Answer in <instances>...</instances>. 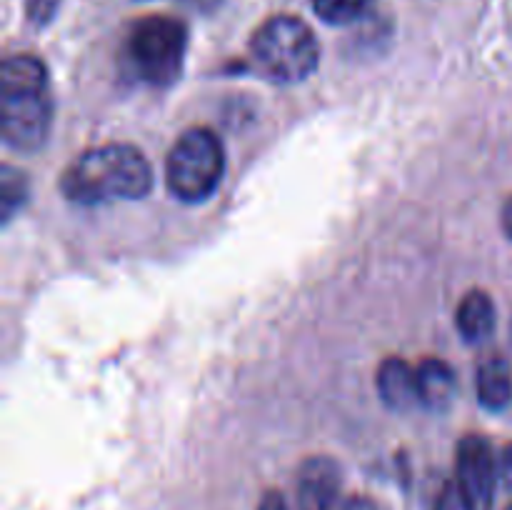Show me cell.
Instances as JSON below:
<instances>
[{
    "instance_id": "6da1fadb",
    "label": "cell",
    "mask_w": 512,
    "mask_h": 510,
    "mask_svg": "<svg viewBox=\"0 0 512 510\" xmlns=\"http://www.w3.org/2000/svg\"><path fill=\"white\" fill-rule=\"evenodd\" d=\"M153 190V168L135 145L105 143L80 153L60 178V193L75 205L140 200Z\"/></svg>"
},
{
    "instance_id": "7a4b0ae2",
    "label": "cell",
    "mask_w": 512,
    "mask_h": 510,
    "mask_svg": "<svg viewBox=\"0 0 512 510\" xmlns=\"http://www.w3.org/2000/svg\"><path fill=\"white\" fill-rule=\"evenodd\" d=\"M53 125L48 68L35 55H10L0 68V133L8 148H43Z\"/></svg>"
},
{
    "instance_id": "3957f363",
    "label": "cell",
    "mask_w": 512,
    "mask_h": 510,
    "mask_svg": "<svg viewBox=\"0 0 512 510\" xmlns=\"http://www.w3.org/2000/svg\"><path fill=\"white\" fill-rule=\"evenodd\" d=\"M250 60L270 83L295 85L315 73L320 63V45L305 20L295 15H275L250 38Z\"/></svg>"
},
{
    "instance_id": "277c9868",
    "label": "cell",
    "mask_w": 512,
    "mask_h": 510,
    "mask_svg": "<svg viewBox=\"0 0 512 510\" xmlns=\"http://www.w3.org/2000/svg\"><path fill=\"white\" fill-rule=\"evenodd\" d=\"M123 50L135 78L163 88L183 73L188 28L173 15H145L130 25Z\"/></svg>"
},
{
    "instance_id": "5b68a950",
    "label": "cell",
    "mask_w": 512,
    "mask_h": 510,
    "mask_svg": "<svg viewBox=\"0 0 512 510\" xmlns=\"http://www.w3.org/2000/svg\"><path fill=\"white\" fill-rule=\"evenodd\" d=\"M225 173V150L210 128H190L165 158V185L180 203H203L218 190Z\"/></svg>"
},
{
    "instance_id": "8992f818",
    "label": "cell",
    "mask_w": 512,
    "mask_h": 510,
    "mask_svg": "<svg viewBox=\"0 0 512 510\" xmlns=\"http://www.w3.org/2000/svg\"><path fill=\"white\" fill-rule=\"evenodd\" d=\"M498 460L483 435H465L455 450V485L475 510H493L498 488Z\"/></svg>"
},
{
    "instance_id": "52a82bcc",
    "label": "cell",
    "mask_w": 512,
    "mask_h": 510,
    "mask_svg": "<svg viewBox=\"0 0 512 510\" xmlns=\"http://www.w3.org/2000/svg\"><path fill=\"white\" fill-rule=\"evenodd\" d=\"M340 498V468L333 458L313 455L298 470V510H335Z\"/></svg>"
},
{
    "instance_id": "ba28073f",
    "label": "cell",
    "mask_w": 512,
    "mask_h": 510,
    "mask_svg": "<svg viewBox=\"0 0 512 510\" xmlns=\"http://www.w3.org/2000/svg\"><path fill=\"white\" fill-rule=\"evenodd\" d=\"M375 385H378L380 400H383L390 410H395V413H405V410L420 405L418 373H415V368H410L405 360H383L378 368V375H375Z\"/></svg>"
},
{
    "instance_id": "9c48e42d",
    "label": "cell",
    "mask_w": 512,
    "mask_h": 510,
    "mask_svg": "<svg viewBox=\"0 0 512 510\" xmlns=\"http://www.w3.org/2000/svg\"><path fill=\"white\" fill-rule=\"evenodd\" d=\"M418 373V395L420 405L433 413H445L453 405L455 393H458V378L455 370L440 358H425L415 368Z\"/></svg>"
},
{
    "instance_id": "30bf717a",
    "label": "cell",
    "mask_w": 512,
    "mask_h": 510,
    "mask_svg": "<svg viewBox=\"0 0 512 510\" xmlns=\"http://www.w3.org/2000/svg\"><path fill=\"white\" fill-rule=\"evenodd\" d=\"M475 393L485 410H505L512 400V368L505 355H490L478 365L475 373Z\"/></svg>"
},
{
    "instance_id": "8fae6325",
    "label": "cell",
    "mask_w": 512,
    "mask_h": 510,
    "mask_svg": "<svg viewBox=\"0 0 512 510\" xmlns=\"http://www.w3.org/2000/svg\"><path fill=\"white\" fill-rule=\"evenodd\" d=\"M495 303L485 290H470L455 310V325L468 343H483L495 330Z\"/></svg>"
},
{
    "instance_id": "7c38bea8",
    "label": "cell",
    "mask_w": 512,
    "mask_h": 510,
    "mask_svg": "<svg viewBox=\"0 0 512 510\" xmlns=\"http://www.w3.org/2000/svg\"><path fill=\"white\" fill-rule=\"evenodd\" d=\"M28 178L25 173H20L13 165H5L3 173H0V215L8 223L25 203H28Z\"/></svg>"
},
{
    "instance_id": "4fadbf2b",
    "label": "cell",
    "mask_w": 512,
    "mask_h": 510,
    "mask_svg": "<svg viewBox=\"0 0 512 510\" xmlns=\"http://www.w3.org/2000/svg\"><path fill=\"white\" fill-rule=\"evenodd\" d=\"M315 15L328 25H350L363 18L378 0H310Z\"/></svg>"
},
{
    "instance_id": "5bb4252c",
    "label": "cell",
    "mask_w": 512,
    "mask_h": 510,
    "mask_svg": "<svg viewBox=\"0 0 512 510\" xmlns=\"http://www.w3.org/2000/svg\"><path fill=\"white\" fill-rule=\"evenodd\" d=\"M60 8V0H25V18L35 28H45L55 18Z\"/></svg>"
},
{
    "instance_id": "9a60e30c",
    "label": "cell",
    "mask_w": 512,
    "mask_h": 510,
    "mask_svg": "<svg viewBox=\"0 0 512 510\" xmlns=\"http://www.w3.org/2000/svg\"><path fill=\"white\" fill-rule=\"evenodd\" d=\"M435 510H475V508L470 505V500L460 493V488L455 485V480H448L443 488V493H440Z\"/></svg>"
},
{
    "instance_id": "2e32d148",
    "label": "cell",
    "mask_w": 512,
    "mask_h": 510,
    "mask_svg": "<svg viewBox=\"0 0 512 510\" xmlns=\"http://www.w3.org/2000/svg\"><path fill=\"white\" fill-rule=\"evenodd\" d=\"M258 510H288V503H285V495L278 493V490H268V493L260 498Z\"/></svg>"
},
{
    "instance_id": "e0dca14e",
    "label": "cell",
    "mask_w": 512,
    "mask_h": 510,
    "mask_svg": "<svg viewBox=\"0 0 512 510\" xmlns=\"http://www.w3.org/2000/svg\"><path fill=\"white\" fill-rule=\"evenodd\" d=\"M343 510H383V508H380L373 498H368V495H353V498L345 500Z\"/></svg>"
},
{
    "instance_id": "ac0fdd59",
    "label": "cell",
    "mask_w": 512,
    "mask_h": 510,
    "mask_svg": "<svg viewBox=\"0 0 512 510\" xmlns=\"http://www.w3.org/2000/svg\"><path fill=\"white\" fill-rule=\"evenodd\" d=\"M500 223H503V230L505 235L512 240V195L508 200H505L503 205V215H500Z\"/></svg>"
},
{
    "instance_id": "d6986e66",
    "label": "cell",
    "mask_w": 512,
    "mask_h": 510,
    "mask_svg": "<svg viewBox=\"0 0 512 510\" xmlns=\"http://www.w3.org/2000/svg\"><path fill=\"white\" fill-rule=\"evenodd\" d=\"M185 3L193 5V8H198V10H210V8H215L220 0H185Z\"/></svg>"
},
{
    "instance_id": "ffe728a7",
    "label": "cell",
    "mask_w": 512,
    "mask_h": 510,
    "mask_svg": "<svg viewBox=\"0 0 512 510\" xmlns=\"http://www.w3.org/2000/svg\"><path fill=\"white\" fill-rule=\"evenodd\" d=\"M508 510H512V505H510V508H508Z\"/></svg>"
}]
</instances>
